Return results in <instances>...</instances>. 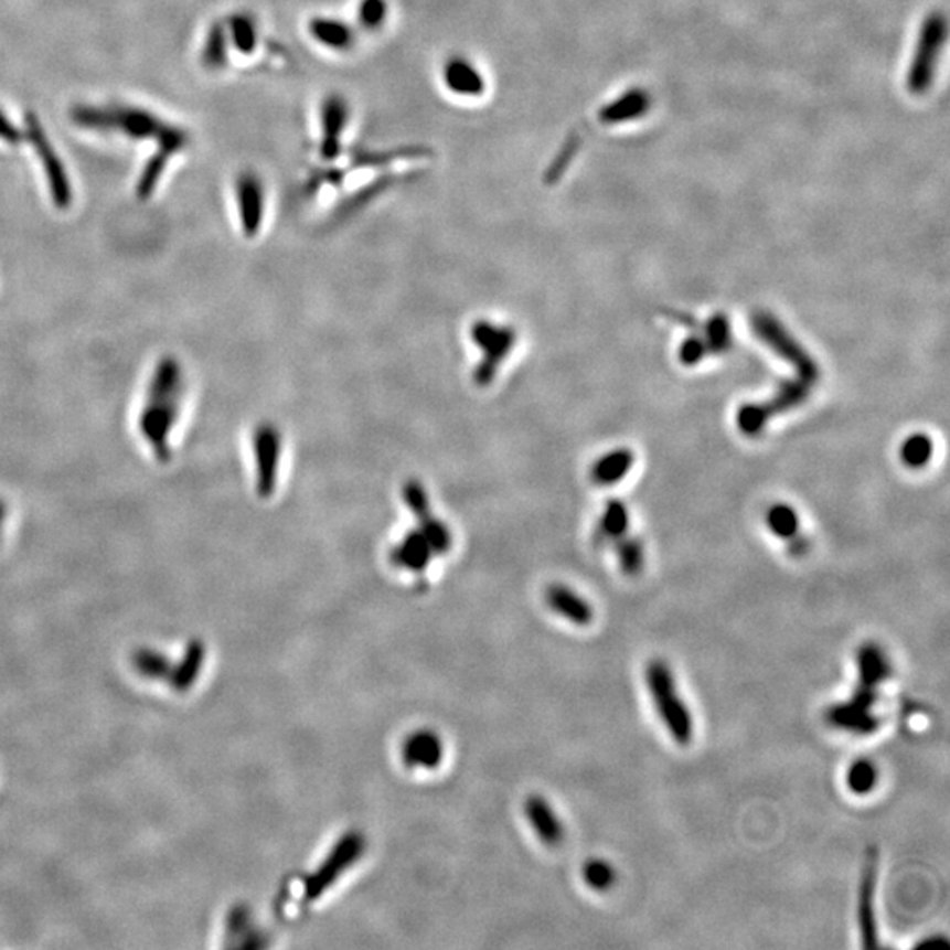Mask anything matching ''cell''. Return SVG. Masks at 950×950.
Instances as JSON below:
<instances>
[{
    "mask_svg": "<svg viewBox=\"0 0 950 950\" xmlns=\"http://www.w3.org/2000/svg\"><path fill=\"white\" fill-rule=\"evenodd\" d=\"M185 396V377L179 360L166 356L153 370L147 398L139 414V431L159 463L171 460V431L179 423Z\"/></svg>",
    "mask_w": 950,
    "mask_h": 950,
    "instance_id": "1",
    "label": "cell"
},
{
    "mask_svg": "<svg viewBox=\"0 0 950 950\" xmlns=\"http://www.w3.org/2000/svg\"><path fill=\"white\" fill-rule=\"evenodd\" d=\"M644 680L660 720L664 722L671 738L682 747L691 745L694 739V718L677 692L676 677L671 665L662 659L650 660L644 671Z\"/></svg>",
    "mask_w": 950,
    "mask_h": 950,
    "instance_id": "2",
    "label": "cell"
},
{
    "mask_svg": "<svg viewBox=\"0 0 950 950\" xmlns=\"http://www.w3.org/2000/svg\"><path fill=\"white\" fill-rule=\"evenodd\" d=\"M751 330H754L760 342L766 343V348L771 349L781 360L794 366L799 378L812 382V384L819 382V378H821V369L816 365V361L792 337V333L787 330L786 325L778 321L777 317L759 310V312L751 316Z\"/></svg>",
    "mask_w": 950,
    "mask_h": 950,
    "instance_id": "3",
    "label": "cell"
},
{
    "mask_svg": "<svg viewBox=\"0 0 950 950\" xmlns=\"http://www.w3.org/2000/svg\"><path fill=\"white\" fill-rule=\"evenodd\" d=\"M813 387L815 384L799 377L781 382V386L771 398L762 404H748L739 408L736 416L739 431L747 437H757L772 417L801 407L812 396Z\"/></svg>",
    "mask_w": 950,
    "mask_h": 950,
    "instance_id": "4",
    "label": "cell"
},
{
    "mask_svg": "<svg viewBox=\"0 0 950 950\" xmlns=\"http://www.w3.org/2000/svg\"><path fill=\"white\" fill-rule=\"evenodd\" d=\"M470 342L481 352L476 381L490 384L516 348L517 333L512 325L487 319L470 325Z\"/></svg>",
    "mask_w": 950,
    "mask_h": 950,
    "instance_id": "5",
    "label": "cell"
},
{
    "mask_svg": "<svg viewBox=\"0 0 950 950\" xmlns=\"http://www.w3.org/2000/svg\"><path fill=\"white\" fill-rule=\"evenodd\" d=\"M25 135L34 147L35 153L40 156L44 174L49 180L50 194L53 203L58 210H67L73 203V189H71L70 177L62 164L61 157L55 152L52 141L41 126L40 117L34 111L25 114Z\"/></svg>",
    "mask_w": 950,
    "mask_h": 950,
    "instance_id": "6",
    "label": "cell"
},
{
    "mask_svg": "<svg viewBox=\"0 0 950 950\" xmlns=\"http://www.w3.org/2000/svg\"><path fill=\"white\" fill-rule=\"evenodd\" d=\"M366 848V840L357 831H349L340 837L330 854L322 861L321 866L305 882V898H321L325 889H330L339 880L342 873L348 872L352 864L360 860Z\"/></svg>",
    "mask_w": 950,
    "mask_h": 950,
    "instance_id": "7",
    "label": "cell"
},
{
    "mask_svg": "<svg viewBox=\"0 0 950 950\" xmlns=\"http://www.w3.org/2000/svg\"><path fill=\"white\" fill-rule=\"evenodd\" d=\"M282 434L274 425L257 426L254 431V463H256L257 495L269 499L277 490L280 461H282Z\"/></svg>",
    "mask_w": 950,
    "mask_h": 950,
    "instance_id": "8",
    "label": "cell"
},
{
    "mask_svg": "<svg viewBox=\"0 0 950 950\" xmlns=\"http://www.w3.org/2000/svg\"><path fill=\"white\" fill-rule=\"evenodd\" d=\"M351 103L339 92H331L319 108V153L322 161H334L342 152L343 136L351 124Z\"/></svg>",
    "mask_w": 950,
    "mask_h": 950,
    "instance_id": "9",
    "label": "cell"
},
{
    "mask_svg": "<svg viewBox=\"0 0 950 950\" xmlns=\"http://www.w3.org/2000/svg\"><path fill=\"white\" fill-rule=\"evenodd\" d=\"M878 864H880V855L877 848H869L864 855L860 893H857V922H860L861 940L866 949L878 947L877 916H875Z\"/></svg>",
    "mask_w": 950,
    "mask_h": 950,
    "instance_id": "10",
    "label": "cell"
},
{
    "mask_svg": "<svg viewBox=\"0 0 950 950\" xmlns=\"http://www.w3.org/2000/svg\"><path fill=\"white\" fill-rule=\"evenodd\" d=\"M239 226L247 238L259 235L266 212L265 182L256 171H242L236 179Z\"/></svg>",
    "mask_w": 950,
    "mask_h": 950,
    "instance_id": "11",
    "label": "cell"
},
{
    "mask_svg": "<svg viewBox=\"0 0 950 950\" xmlns=\"http://www.w3.org/2000/svg\"><path fill=\"white\" fill-rule=\"evenodd\" d=\"M442 83L447 92L461 99H481L488 90V79L481 67L461 53L444 62Z\"/></svg>",
    "mask_w": 950,
    "mask_h": 950,
    "instance_id": "12",
    "label": "cell"
},
{
    "mask_svg": "<svg viewBox=\"0 0 950 950\" xmlns=\"http://www.w3.org/2000/svg\"><path fill=\"white\" fill-rule=\"evenodd\" d=\"M946 20L942 17L929 18L926 23L925 31L920 32L919 44H917V55L914 58V67L910 73L911 92L920 94V90L928 88L931 82V71H933L935 55H938V50L942 46L943 38H946Z\"/></svg>",
    "mask_w": 950,
    "mask_h": 950,
    "instance_id": "13",
    "label": "cell"
},
{
    "mask_svg": "<svg viewBox=\"0 0 950 950\" xmlns=\"http://www.w3.org/2000/svg\"><path fill=\"white\" fill-rule=\"evenodd\" d=\"M309 34L319 46L333 53H349L357 43L356 26L342 18L317 14L309 20Z\"/></svg>",
    "mask_w": 950,
    "mask_h": 950,
    "instance_id": "14",
    "label": "cell"
},
{
    "mask_svg": "<svg viewBox=\"0 0 950 950\" xmlns=\"http://www.w3.org/2000/svg\"><path fill=\"white\" fill-rule=\"evenodd\" d=\"M402 757L408 768L437 769L444 759L442 739L434 730H416L405 739Z\"/></svg>",
    "mask_w": 950,
    "mask_h": 950,
    "instance_id": "15",
    "label": "cell"
},
{
    "mask_svg": "<svg viewBox=\"0 0 950 950\" xmlns=\"http://www.w3.org/2000/svg\"><path fill=\"white\" fill-rule=\"evenodd\" d=\"M824 718L828 725L834 729L857 734V736L873 734L880 727V718L873 713V709L857 706V704L852 703L851 698L829 706L825 709Z\"/></svg>",
    "mask_w": 950,
    "mask_h": 950,
    "instance_id": "16",
    "label": "cell"
},
{
    "mask_svg": "<svg viewBox=\"0 0 950 950\" xmlns=\"http://www.w3.org/2000/svg\"><path fill=\"white\" fill-rule=\"evenodd\" d=\"M523 810H525L530 825L544 845L556 846L564 842V824H562L561 816L556 815L552 804L547 803L546 798L538 794L530 796L523 804Z\"/></svg>",
    "mask_w": 950,
    "mask_h": 950,
    "instance_id": "17",
    "label": "cell"
},
{
    "mask_svg": "<svg viewBox=\"0 0 950 950\" xmlns=\"http://www.w3.org/2000/svg\"><path fill=\"white\" fill-rule=\"evenodd\" d=\"M434 556V547L419 529L405 534L391 549L393 564L408 573H421L431 564Z\"/></svg>",
    "mask_w": 950,
    "mask_h": 950,
    "instance_id": "18",
    "label": "cell"
},
{
    "mask_svg": "<svg viewBox=\"0 0 950 950\" xmlns=\"http://www.w3.org/2000/svg\"><path fill=\"white\" fill-rule=\"evenodd\" d=\"M546 602L556 615L569 620L574 626L586 627L594 621L591 604L569 586H549L546 590Z\"/></svg>",
    "mask_w": 950,
    "mask_h": 950,
    "instance_id": "19",
    "label": "cell"
},
{
    "mask_svg": "<svg viewBox=\"0 0 950 950\" xmlns=\"http://www.w3.org/2000/svg\"><path fill=\"white\" fill-rule=\"evenodd\" d=\"M855 662H857V671H860L857 683L861 685L878 689L893 674L889 657L877 642L868 641L861 644L860 650L855 653Z\"/></svg>",
    "mask_w": 950,
    "mask_h": 950,
    "instance_id": "20",
    "label": "cell"
},
{
    "mask_svg": "<svg viewBox=\"0 0 950 950\" xmlns=\"http://www.w3.org/2000/svg\"><path fill=\"white\" fill-rule=\"evenodd\" d=\"M111 115H114V130H122L124 135L132 139H157L164 127L162 120L145 109L115 106L111 108Z\"/></svg>",
    "mask_w": 950,
    "mask_h": 950,
    "instance_id": "21",
    "label": "cell"
},
{
    "mask_svg": "<svg viewBox=\"0 0 950 950\" xmlns=\"http://www.w3.org/2000/svg\"><path fill=\"white\" fill-rule=\"evenodd\" d=\"M636 456L630 449H615L595 461L591 467V479L599 487H611L626 478L633 467Z\"/></svg>",
    "mask_w": 950,
    "mask_h": 950,
    "instance_id": "22",
    "label": "cell"
},
{
    "mask_svg": "<svg viewBox=\"0 0 950 950\" xmlns=\"http://www.w3.org/2000/svg\"><path fill=\"white\" fill-rule=\"evenodd\" d=\"M629 523V509L626 508V504L620 500H609L599 525L595 530V544L606 546L609 543H617L618 538L627 534Z\"/></svg>",
    "mask_w": 950,
    "mask_h": 950,
    "instance_id": "23",
    "label": "cell"
},
{
    "mask_svg": "<svg viewBox=\"0 0 950 950\" xmlns=\"http://www.w3.org/2000/svg\"><path fill=\"white\" fill-rule=\"evenodd\" d=\"M227 34L235 49L244 55H253L259 44V26L250 13H235L227 18Z\"/></svg>",
    "mask_w": 950,
    "mask_h": 950,
    "instance_id": "24",
    "label": "cell"
},
{
    "mask_svg": "<svg viewBox=\"0 0 950 950\" xmlns=\"http://www.w3.org/2000/svg\"><path fill=\"white\" fill-rule=\"evenodd\" d=\"M204 659H206V648L203 642L192 641L185 651L182 662L179 668L174 669L171 676V685L177 691L185 692L194 685L195 677L200 676L201 668H203Z\"/></svg>",
    "mask_w": 950,
    "mask_h": 950,
    "instance_id": "25",
    "label": "cell"
},
{
    "mask_svg": "<svg viewBox=\"0 0 950 950\" xmlns=\"http://www.w3.org/2000/svg\"><path fill=\"white\" fill-rule=\"evenodd\" d=\"M227 41L230 34L224 23H213L204 41L201 62L209 71H221L227 65Z\"/></svg>",
    "mask_w": 950,
    "mask_h": 950,
    "instance_id": "26",
    "label": "cell"
},
{
    "mask_svg": "<svg viewBox=\"0 0 950 950\" xmlns=\"http://www.w3.org/2000/svg\"><path fill=\"white\" fill-rule=\"evenodd\" d=\"M704 343H706L707 354H724L733 348V328H730L729 317L724 313H716L709 317V321L704 325Z\"/></svg>",
    "mask_w": 950,
    "mask_h": 950,
    "instance_id": "27",
    "label": "cell"
},
{
    "mask_svg": "<svg viewBox=\"0 0 950 950\" xmlns=\"http://www.w3.org/2000/svg\"><path fill=\"white\" fill-rule=\"evenodd\" d=\"M846 787L852 794L866 796L878 783V769L869 759H857L846 769Z\"/></svg>",
    "mask_w": 950,
    "mask_h": 950,
    "instance_id": "28",
    "label": "cell"
},
{
    "mask_svg": "<svg viewBox=\"0 0 950 950\" xmlns=\"http://www.w3.org/2000/svg\"><path fill=\"white\" fill-rule=\"evenodd\" d=\"M389 0H360L356 9L357 26L361 31L378 32L389 20Z\"/></svg>",
    "mask_w": 950,
    "mask_h": 950,
    "instance_id": "29",
    "label": "cell"
},
{
    "mask_svg": "<svg viewBox=\"0 0 950 950\" xmlns=\"http://www.w3.org/2000/svg\"><path fill=\"white\" fill-rule=\"evenodd\" d=\"M615 544H617V555L621 573L629 577L641 574L642 567H644V546H642V541L623 535Z\"/></svg>",
    "mask_w": 950,
    "mask_h": 950,
    "instance_id": "30",
    "label": "cell"
},
{
    "mask_svg": "<svg viewBox=\"0 0 950 950\" xmlns=\"http://www.w3.org/2000/svg\"><path fill=\"white\" fill-rule=\"evenodd\" d=\"M901 461L910 469H922L933 456V440L928 435L916 434L908 437L901 446Z\"/></svg>",
    "mask_w": 950,
    "mask_h": 950,
    "instance_id": "31",
    "label": "cell"
},
{
    "mask_svg": "<svg viewBox=\"0 0 950 950\" xmlns=\"http://www.w3.org/2000/svg\"><path fill=\"white\" fill-rule=\"evenodd\" d=\"M583 880L586 886L594 890H608L615 886L617 882V869L612 868L611 863L600 857L586 861L583 864Z\"/></svg>",
    "mask_w": 950,
    "mask_h": 950,
    "instance_id": "32",
    "label": "cell"
},
{
    "mask_svg": "<svg viewBox=\"0 0 950 950\" xmlns=\"http://www.w3.org/2000/svg\"><path fill=\"white\" fill-rule=\"evenodd\" d=\"M71 120L83 129L114 130V115L111 108H99V106H74L71 109Z\"/></svg>",
    "mask_w": 950,
    "mask_h": 950,
    "instance_id": "33",
    "label": "cell"
},
{
    "mask_svg": "<svg viewBox=\"0 0 950 950\" xmlns=\"http://www.w3.org/2000/svg\"><path fill=\"white\" fill-rule=\"evenodd\" d=\"M766 523H768L769 530H771L772 534L777 535V537L787 538V541H789V538L799 534L798 512L790 508V505H772L768 511V516H766Z\"/></svg>",
    "mask_w": 950,
    "mask_h": 950,
    "instance_id": "34",
    "label": "cell"
},
{
    "mask_svg": "<svg viewBox=\"0 0 950 950\" xmlns=\"http://www.w3.org/2000/svg\"><path fill=\"white\" fill-rule=\"evenodd\" d=\"M168 159H170V156H166L161 150L148 159L143 171H141V177H139L138 188H136V194H138L139 200H148L153 194L157 183L161 182Z\"/></svg>",
    "mask_w": 950,
    "mask_h": 950,
    "instance_id": "35",
    "label": "cell"
},
{
    "mask_svg": "<svg viewBox=\"0 0 950 950\" xmlns=\"http://www.w3.org/2000/svg\"><path fill=\"white\" fill-rule=\"evenodd\" d=\"M136 671L145 677H162L170 673V660L156 651L141 650L135 657Z\"/></svg>",
    "mask_w": 950,
    "mask_h": 950,
    "instance_id": "36",
    "label": "cell"
},
{
    "mask_svg": "<svg viewBox=\"0 0 950 950\" xmlns=\"http://www.w3.org/2000/svg\"><path fill=\"white\" fill-rule=\"evenodd\" d=\"M189 141L191 138L185 130L180 129V127L168 126V124H164L161 132L157 136L159 150L170 157L182 152L183 148L188 147Z\"/></svg>",
    "mask_w": 950,
    "mask_h": 950,
    "instance_id": "37",
    "label": "cell"
},
{
    "mask_svg": "<svg viewBox=\"0 0 950 950\" xmlns=\"http://www.w3.org/2000/svg\"><path fill=\"white\" fill-rule=\"evenodd\" d=\"M706 354L707 348L704 340L697 339V337H691V339H686L685 342L682 343V348H680V352H677V357L682 361V365L694 366L697 365V363H701Z\"/></svg>",
    "mask_w": 950,
    "mask_h": 950,
    "instance_id": "38",
    "label": "cell"
},
{
    "mask_svg": "<svg viewBox=\"0 0 950 950\" xmlns=\"http://www.w3.org/2000/svg\"><path fill=\"white\" fill-rule=\"evenodd\" d=\"M22 130L18 129L2 111H0V139L9 145H20L23 141Z\"/></svg>",
    "mask_w": 950,
    "mask_h": 950,
    "instance_id": "39",
    "label": "cell"
},
{
    "mask_svg": "<svg viewBox=\"0 0 950 950\" xmlns=\"http://www.w3.org/2000/svg\"><path fill=\"white\" fill-rule=\"evenodd\" d=\"M789 541L790 553L796 556L804 555V553L808 552V547H810L807 538L801 537L799 534H796L794 537L789 538Z\"/></svg>",
    "mask_w": 950,
    "mask_h": 950,
    "instance_id": "40",
    "label": "cell"
},
{
    "mask_svg": "<svg viewBox=\"0 0 950 950\" xmlns=\"http://www.w3.org/2000/svg\"><path fill=\"white\" fill-rule=\"evenodd\" d=\"M6 521V505L0 502V532H2V525H4Z\"/></svg>",
    "mask_w": 950,
    "mask_h": 950,
    "instance_id": "41",
    "label": "cell"
}]
</instances>
